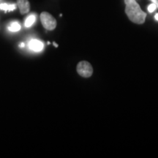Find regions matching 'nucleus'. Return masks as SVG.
I'll return each mask as SVG.
<instances>
[{
    "mask_svg": "<svg viewBox=\"0 0 158 158\" xmlns=\"http://www.w3.org/2000/svg\"><path fill=\"white\" fill-rule=\"evenodd\" d=\"M125 13L132 22L142 24L145 22L147 13H144L135 0H124Z\"/></svg>",
    "mask_w": 158,
    "mask_h": 158,
    "instance_id": "f257e3e1",
    "label": "nucleus"
},
{
    "mask_svg": "<svg viewBox=\"0 0 158 158\" xmlns=\"http://www.w3.org/2000/svg\"><path fill=\"white\" fill-rule=\"evenodd\" d=\"M40 21L45 29L52 31L56 28V21L50 13L47 12H43L40 14Z\"/></svg>",
    "mask_w": 158,
    "mask_h": 158,
    "instance_id": "f03ea898",
    "label": "nucleus"
},
{
    "mask_svg": "<svg viewBox=\"0 0 158 158\" xmlns=\"http://www.w3.org/2000/svg\"><path fill=\"white\" fill-rule=\"evenodd\" d=\"M76 70L78 73L84 78H89L93 73L92 66L86 61H81L79 62L77 65Z\"/></svg>",
    "mask_w": 158,
    "mask_h": 158,
    "instance_id": "7ed1b4c3",
    "label": "nucleus"
},
{
    "mask_svg": "<svg viewBox=\"0 0 158 158\" xmlns=\"http://www.w3.org/2000/svg\"><path fill=\"white\" fill-rule=\"evenodd\" d=\"M44 45L41 41L38 40L36 39L31 40L29 42V48L31 49V51H35V52H40L43 49Z\"/></svg>",
    "mask_w": 158,
    "mask_h": 158,
    "instance_id": "20e7f679",
    "label": "nucleus"
},
{
    "mask_svg": "<svg viewBox=\"0 0 158 158\" xmlns=\"http://www.w3.org/2000/svg\"><path fill=\"white\" fill-rule=\"evenodd\" d=\"M18 7L21 14L28 13L30 10V3L28 0H17Z\"/></svg>",
    "mask_w": 158,
    "mask_h": 158,
    "instance_id": "39448f33",
    "label": "nucleus"
},
{
    "mask_svg": "<svg viewBox=\"0 0 158 158\" xmlns=\"http://www.w3.org/2000/svg\"><path fill=\"white\" fill-rule=\"evenodd\" d=\"M35 21H36V15L35 14H31L30 15H29L25 21V23H24L25 27H27V28L31 27V26L35 23Z\"/></svg>",
    "mask_w": 158,
    "mask_h": 158,
    "instance_id": "423d86ee",
    "label": "nucleus"
},
{
    "mask_svg": "<svg viewBox=\"0 0 158 158\" xmlns=\"http://www.w3.org/2000/svg\"><path fill=\"white\" fill-rule=\"evenodd\" d=\"M9 31H13V32H15V31H19L21 29V25L19 22L17 21H13L9 25V27H7Z\"/></svg>",
    "mask_w": 158,
    "mask_h": 158,
    "instance_id": "0eeeda50",
    "label": "nucleus"
},
{
    "mask_svg": "<svg viewBox=\"0 0 158 158\" xmlns=\"http://www.w3.org/2000/svg\"><path fill=\"white\" fill-rule=\"evenodd\" d=\"M0 9L5 11H13L15 9V5H7L6 3H3L0 5Z\"/></svg>",
    "mask_w": 158,
    "mask_h": 158,
    "instance_id": "6e6552de",
    "label": "nucleus"
},
{
    "mask_svg": "<svg viewBox=\"0 0 158 158\" xmlns=\"http://www.w3.org/2000/svg\"><path fill=\"white\" fill-rule=\"evenodd\" d=\"M157 6H156L155 4H151V5H149V6H148V11L149 12V13H153L154 11H155V10L157 9Z\"/></svg>",
    "mask_w": 158,
    "mask_h": 158,
    "instance_id": "1a4fd4ad",
    "label": "nucleus"
},
{
    "mask_svg": "<svg viewBox=\"0 0 158 158\" xmlns=\"http://www.w3.org/2000/svg\"><path fill=\"white\" fill-rule=\"evenodd\" d=\"M151 2H152V3L155 4L156 6H157V7L158 8V0H150Z\"/></svg>",
    "mask_w": 158,
    "mask_h": 158,
    "instance_id": "9d476101",
    "label": "nucleus"
},
{
    "mask_svg": "<svg viewBox=\"0 0 158 158\" xmlns=\"http://www.w3.org/2000/svg\"><path fill=\"white\" fill-rule=\"evenodd\" d=\"M24 46H25V45H24V43H21V44L19 45L20 48H23V47H24Z\"/></svg>",
    "mask_w": 158,
    "mask_h": 158,
    "instance_id": "9b49d317",
    "label": "nucleus"
},
{
    "mask_svg": "<svg viewBox=\"0 0 158 158\" xmlns=\"http://www.w3.org/2000/svg\"><path fill=\"white\" fill-rule=\"evenodd\" d=\"M155 19L157 20V21H158V13H157V14L155 15Z\"/></svg>",
    "mask_w": 158,
    "mask_h": 158,
    "instance_id": "f8f14e48",
    "label": "nucleus"
},
{
    "mask_svg": "<svg viewBox=\"0 0 158 158\" xmlns=\"http://www.w3.org/2000/svg\"><path fill=\"white\" fill-rule=\"evenodd\" d=\"M54 45L56 47H58V45H56V43H54Z\"/></svg>",
    "mask_w": 158,
    "mask_h": 158,
    "instance_id": "ddd939ff",
    "label": "nucleus"
}]
</instances>
